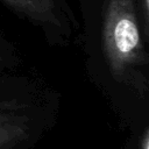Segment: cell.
<instances>
[{"label":"cell","instance_id":"obj_5","mask_svg":"<svg viewBox=\"0 0 149 149\" xmlns=\"http://www.w3.org/2000/svg\"><path fill=\"white\" fill-rule=\"evenodd\" d=\"M121 149H149V126L134 134Z\"/></svg>","mask_w":149,"mask_h":149},{"label":"cell","instance_id":"obj_7","mask_svg":"<svg viewBox=\"0 0 149 149\" xmlns=\"http://www.w3.org/2000/svg\"><path fill=\"white\" fill-rule=\"evenodd\" d=\"M3 62V50H2V47L0 44V63Z\"/></svg>","mask_w":149,"mask_h":149},{"label":"cell","instance_id":"obj_2","mask_svg":"<svg viewBox=\"0 0 149 149\" xmlns=\"http://www.w3.org/2000/svg\"><path fill=\"white\" fill-rule=\"evenodd\" d=\"M9 8L45 31L68 36L73 16L65 0H1Z\"/></svg>","mask_w":149,"mask_h":149},{"label":"cell","instance_id":"obj_4","mask_svg":"<svg viewBox=\"0 0 149 149\" xmlns=\"http://www.w3.org/2000/svg\"><path fill=\"white\" fill-rule=\"evenodd\" d=\"M35 119H47V115L38 108L36 102L0 92V123Z\"/></svg>","mask_w":149,"mask_h":149},{"label":"cell","instance_id":"obj_6","mask_svg":"<svg viewBox=\"0 0 149 149\" xmlns=\"http://www.w3.org/2000/svg\"><path fill=\"white\" fill-rule=\"evenodd\" d=\"M139 1V10L140 16L143 21V31L144 37H148V27H149V0H137Z\"/></svg>","mask_w":149,"mask_h":149},{"label":"cell","instance_id":"obj_1","mask_svg":"<svg viewBox=\"0 0 149 149\" xmlns=\"http://www.w3.org/2000/svg\"><path fill=\"white\" fill-rule=\"evenodd\" d=\"M136 0H105L101 48L114 80L146 98L148 52L141 34Z\"/></svg>","mask_w":149,"mask_h":149},{"label":"cell","instance_id":"obj_3","mask_svg":"<svg viewBox=\"0 0 149 149\" xmlns=\"http://www.w3.org/2000/svg\"><path fill=\"white\" fill-rule=\"evenodd\" d=\"M48 119L0 123V149H29L48 129Z\"/></svg>","mask_w":149,"mask_h":149}]
</instances>
